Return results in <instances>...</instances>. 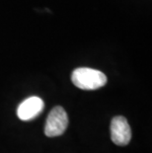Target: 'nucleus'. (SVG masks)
I'll list each match as a JSON object with an SVG mask.
<instances>
[{
    "label": "nucleus",
    "mask_w": 152,
    "mask_h": 153,
    "mask_svg": "<svg viewBox=\"0 0 152 153\" xmlns=\"http://www.w3.org/2000/svg\"><path fill=\"white\" fill-rule=\"evenodd\" d=\"M68 126V117L62 107L56 106L50 112L47 116L46 126H44V134L47 137H56L61 135L65 131Z\"/></svg>",
    "instance_id": "f03ea898"
},
{
    "label": "nucleus",
    "mask_w": 152,
    "mask_h": 153,
    "mask_svg": "<svg viewBox=\"0 0 152 153\" xmlns=\"http://www.w3.org/2000/svg\"><path fill=\"white\" fill-rule=\"evenodd\" d=\"M71 81L82 90H97L106 85L107 76L102 71L89 67L76 68L71 74Z\"/></svg>",
    "instance_id": "f257e3e1"
},
{
    "label": "nucleus",
    "mask_w": 152,
    "mask_h": 153,
    "mask_svg": "<svg viewBox=\"0 0 152 153\" xmlns=\"http://www.w3.org/2000/svg\"><path fill=\"white\" fill-rule=\"evenodd\" d=\"M44 109V101L39 97H30L20 104L17 110L18 118L22 120H30L36 118Z\"/></svg>",
    "instance_id": "20e7f679"
},
{
    "label": "nucleus",
    "mask_w": 152,
    "mask_h": 153,
    "mask_svg": "<svg viewBox=\"0 0 152 153\" xmlns=\"http://www.w3.org/2000/svg\"><path fill=\"white\" fill-rule=\"evenodd\" d=\"M111 138L116 145H128L131 138V129L125 117L118 116L112 120Z\"/></svg>",
    "instance_id": "7ed1b4c3"
}]
</instances>
